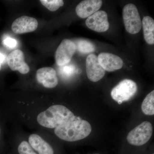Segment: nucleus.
I'll return each instance as SVG.
<instances>
[{"label":"nucleus","mask_w":154,"mask_h":154,"mask_svg":"<svg viewBox=\"0 0 154 154\" xmlns=\"http://www.w3.org/2000/svg\"><path fill=\"white\" fill-rule=\"evenodd\" d=\"M92 127L88 122L77 119L57 130L53 136L67 142H75L85 138L91 134Z\"/></svg>","instance_id":"nucleus-1"},{"label":"nucleus","mask_w":154,"mask_h":154,"mask_svg":"<svg viewBox=\"0 0 154 154\" xmlns=\"http://www.w3.org/2000/svg\"><path fill=\"white\" fill-rule=\"evenodd\" d=\"M28 143L37 154H57L56 139L52 135L42 130L25 132Z\"/></svg>","instance_id":"nucleus-2"},{"label":"nucleus","mask_w":154,"mask_h":154,"mask_svg":"<svg viewBox=\"0 0 154 154\" xmlns=\"http://www.w3.org/2000/svg\"><path fill=\"white\" fill-rule=\"evenodd\" d=\"M10 136V150L13 154H37L28 143L22 127L13 125Z\"/></svg>","instance_id":"nucleus-3"},{"label":"nucleus","mask_w":154,"mask_h":154,"mask_svg":"<svg viewBox=\"0 0 154 154\" xmlns=\"http://www.w3.org/2000/svg\"><path fill=\"white\" fill-rule=\"evenodd\" d=\"M125 30L131 34H137L142 28V21L137 8L132 4H127L122 11Z\"/></svg>","instance_id":"nucleus-4"},{"label":"nucleus","mask_w":154,"mask_h":154,"mask_svg":"<svg viewBox=\"0 0 154 154\" xmlns=\"http://www.w3.org/2000/svg\"><path fill=\"white\" fill-rule=\"evenodd\" d=\"M137 87L133 80L124 79L121 81L111 91V96L119 105L128 101L136 94Z\"/></svg>","instance_id":"nucleus-5"},{"label":"nucleus","mask_w":154,"mask_h":154,"mask_svg":"<svg viewBox=\"0 0 154 154\" xmlns=\"http://www.w3.org/2000/svg\"><path fill=\"white\" fill-rule=\"evenodd\" d=\"M152 132L151 123L148 121L143 122L130 131L127 140L128 143L132 145H143L149 140Z\"/></svg>","instance_id":"nucleus-6"},{"label":"nucleus","mask_w":154,"mask_h":154,"mask_svg":"<svg viewBox=\"0 0 154 154\" xmlns=\"http://www.w3.org/2000/svg\"><path fill=\"white\" fill-rule=\"evenodd\" d=\"M77 50L75 43L70 39L62 40L55 52L56 63L57 65L62 66L69 63Z\"/></svg>","instance_id":"nucleus-7"},{"label":"nucleus","mask_w":154,"mask_h":154,"mask_svg":"<svg viewBox=\"0 0 154 154\" xmlns=\"http://www.w3.org/2000/svg\"><path fill=\"white\" fill-rule=\"evenodd\" d=\"M36 80L38 85L45 89H54L58 85L56 72L50 67H42L37 70Z\"/></svg>","instance_id":"nucleus-8"},{"label":"nucleus","mask_w":154,"mask_h":154,"mask_svg":"<svg viewBox=\"0 0 154 154\" xmlns=\"http://www.w3.org/2000/svg\"><path fill=\"white\" fill-rule=\"evenodd\" d=\"M86 25L91 30L98 33L106 32L109 28L107 13L103 11H97L88 17Z\"/></svg>","instance_id":"nucleus-9"},{"label":"nucleus","mask_w":154,"mask_h":154,"mask_svg":"<svg viewBox=\"0 0 154 154\" xmlns=\"http://www.w3.org/2000/svg\"><path fill=\"white\" fill-rule=\"evenodd\" d=\"M86 72L90 81L94 82L102 79L105 76V70L99 64L97 56L91 54L86 59Z\"/></svg>","instance_id":"nucleus-10"},{"label":"nucleus","mask_w":154,"mask_h":154,"mask_svg":"<svg viewBox=\"0 0 154 154\" xmlns=\"http://www.w3.org/2000/svg\"><path fill=\"white\" fill-rule=\"evenodd\" d=\"M7 62L12 71H17L23 75L27 74L30 72V67L25 61L24 53L20 50H15L9 54Z\"/></svg>","instance_id":"nucleus-11"},{"label":"nucleus","mask_w":154,"mask_h":154,"mask_svg":"<svg viewBox=\"0 0 154 154\" xmlns=\"http://www.w3.org/2000/svg\"><path fill=\"white\" fill-rule=\"evenodd\" d=\"M38 23L35 18L24 16L16 19L12 25V30L16 34L33 32L37 29Z\"/></svg>","instance_id":"nucleus-12"},{"label":"nucleus","mask_w":154,"mask_h":154,"mask_svg":"<svg viewBox=\"0 0 154 154\" xmlns=\"http://www.w3.org/2000/svg\"><path fill=\"white\" fill-rule=\"evenodd\" d=\"M98 61L105 71L112 72L120 69L123 65V62L118 56L109 53L103 52L97 57Z\"/></svg>","instance_id":"nucleus-13"},{"label":"nucleus","mask_w":154,"mask_h":154,"mask_svg":"<svg viewBox=\"0 0 154 154\" xmlns=\"http://www.w3.org/2000/svg\"><path fill=\"white\" fill-rule=\"evenodd\" d=\"M102 4L101 0H85L77 6L76 13L80 18L85 19L99 11Z\"/></svg>","instance_id":"nucleus-14"},{"label":"nucleus","mask_w":154,"mask_h":154,"mask_svg":"<svg viewBox=\"0 0 154 154\" xmlns=\"http://www.w3.org/2000/svg\"><path fill=\"white\" fill-rule=\"evenodd\" d=\"M142 26L143 28L144 38L149 45L154 44V20L152 17L146 16L143 19Z\"/></svg>","instance_id":"nucleus-15"},{"label":"nucleus","mask_w":154,"mask_h":154,"mask_svg":"<svg viewBox=\"0 0 154 154\" xmlns=\"http://www.w3.org/2000/svg\"><path fill=\"white\" fill-rule=\"evenodd\" d=\"M143 112L146 115L154 114V91L148 94L143 102L141 106Z\"/></svg>","instance_id":"nucleus-16"},{"label":"nucleus","mask_w":154,"mask_h":154,"mask_svg":"<svg viewBox=\"0 0 154 154\" xmlns=\"http://www.w3.org/2000/svg\"><path fill=\"white\" fill-rule=\"evenodd\" d=\"M6 122L5 116L0 110V154H5L8 151L5 140V123Z\"/></svg>","instance_id":"nucleus-17"},{"label":"nucleus","mask_w":154,"mask_h":154,"mask_svg":"<svg viewBox=\"0 0 154 154\" xmlns=\"http://www.w3.org/2000/svg\"><path fill=\"white\" fill-rule=\"evenodd\" d=\"M77 49L84 54H88L94 52L95 46L93 43L85 39H81L77 42Z\"/></svg>","instance_id":"nucleus-18"},{"label":"nucleus","mask_w":154,"mask_h":154,"mask_svg":"<svg viewBox=\"0 0 154 154\" xmlns=\"http://www.w3.org/2000/svg\"><path fill=\"white\" fill-rule=\"evenodd\" d=\"M40 2L49 11L54 12L64 5L63 0H41Z\"/></svg>","instance_id":"nucleus-19"},{"label":"nucleus","mask_w":154,"mask_h":154,"mask_svg":"<svg viewBox=\"0 0 154 154\" xmlns=\"http://www.w3.org/2000/svg\"><path fill=\"white\" fill-rule=\"evenodd\" d=\"M4 43L6 46L9 48H13L17 45V42L15 39L8 37L4 40Z\"/></svg>","instance_id":"nucleus-20"},{"label":"nucleus","mask_w":154,"mask_h":154,"mask_svg":"<svg viewBox=\"0 0 154 154\" xmlns=\"http://www.w3.org/2000/svg\"><path fill=\"white\" fill-rule=\"evenodd\" d=\"M4 59H5V57H4V55L0 53V64H2V63L4 61Z\"/></svg>","instance_id":"nucleus-21"},{"label":"nucleus","mask_w":154,"mask_h":154,"mask_svg":"<svg viewBox=\"0 0 154 154\" xmlns=\"http://www.w3.org/2000/svg\"><path fill=\"white\" fill-rule=\"evenodd\" d=\"M5 154H13L12 153V152H11V151L9 150V151H7V152H6V153Z\"/></svg>","instance_id":"nucleus-22"},{"label":"nucleus","mask_w":154,"mask_h":154,"mask_svg":"<svg viewBox=\"0 0 154 154\" xmlns=\"http://www.w3.org/2000/svg\"><path fill=\"white\" fill-rule=\"evenodd\" d=\"M1 69H2V64H0V71L1 70Z\"/></svg>","instance_id":"nucleus-23"},{"label":"nucleus","mask_w":154,"mask_h":154,"mask_svg":"<svg viewBox=\"0 0 154 154\" xmlns=\"http://www.w3.org/2000/svg\"></svg>","instance_id":"nucleus-24"}]
</instances>
